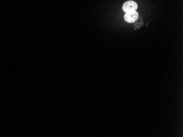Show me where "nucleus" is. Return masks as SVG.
<instances>
[{
    "label": "nucleus",
    "instance_id": "obj_1",
    "mask_svg": "<svg viewBox=\"0 0 183 137\" xmlns=\"http://www.w3.org/2000/svg\"><path fill=\"white\" fill-rule=\"evenodd\" d=\"M138 5L137 3L135 1H127L123 3L122 6V10L123 11L127 12H130V11H135L138 9Z\"/></svg>",
    "mask_w": 183,
    "mask_h": 137
},
{
    "label": "nucleus",
    "instance_id": "obj_2",
    "mask_svg": "<svg viewBox=\"0 0 183 137\" xmlns=\"http://www.w3.org/2000/svg\"><path fill=\"white\" fill-rule=\"evenodd\" d=\"M139 18V13L136 11L127 12L124 15V19L128 23H133L137 21Z\"/></svg>",
    "mask_w": 183,
    "mask_h": 137
}]
</instances>
